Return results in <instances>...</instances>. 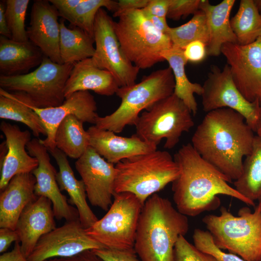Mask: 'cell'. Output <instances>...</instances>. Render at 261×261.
Masks as SVG:
<instances>
[{"label":"cell","mask_w":261,"mask_h":261,"mask_svg":"<svg viewBox=\"0 0 261 261\" xmlns=\"http://www.w3.org/2000/svg\"><path fill=\"white\" fill-rule=\"evenodd\" d=\"M255 132L257 135L261 136V115L257 124L255 130Z\"/></svg>","instance_id":"obj_49"},{"label":"cell","mask_w":261,"mask_h":261,"mask_svg":"<svg viewBox=\"0 0 261 261\" xmlns=\"http://www.w3.org/2000/svg\"><path fill=\"white\" fill-rule=\"evenodd\" d=\"M144 204L132 193H115L106 214L85 229L90 237L105 248H134L139 218Z\"/></svg>","instance_id":"obj_10"},{"label":"cell","mask_w":261,"mask_h":261,"mask_svg":"<svg viewBox=\"0 0 261 261\" xmlns=\"http://www.w3.org/2000/svg\"><path fill=\"white\" fill-rule=\"evenodd\" d=\"M83 122L74 115L65 117L58 126L55 141L57 148L67 156L78 159L89 145V136Z\"/></svg>","instance_id":"obj_29"},{"label":"cell","mask_w":261,"mask_h":261,"mask_svg":"<svg viewBox=\"0 0 261 261\" xmlns=\"http://www.w3.org/2000/svg\"><path fill=\"white\" fill-rule=\"evenodd\" d=\"M170 0H149L147 5L142 9L145 15L167 17Z\"/></svg>","instance_id":"obj_41"},{"label":"cell","mask_w":261,"mask_h":261,"mask_svg":"<svg viewBox=\"0 0 261 261\" xmlns=\"http://www.w3.org/2000/svg\"><path fill=\"white\" fill-rule=\"evenodd\" d=\"M234 186L249 200H261V136L255 135L252 150L245 157L241 175L234 181Z\"/></svg>","instance_id":"obj_30"},{"label":"cell","mask_w":261,"mask_h":261,"mask_svg":"<svg viewBox=\"0 0 261 261\" xmlns=\"http://www.w3.org/2000/svg\"><path fill=\"white\" fill-rule=\"evenodd\" d=\"M233 82L248 102H258L261 107V37L242 45L227 43L221 48Z\"/></svg>","instance_id":"obj_13"},{"label":"cell","mask_w":261,"mask_h":261,"mask_svg":"<svg viewBox=\"0 0 261 261\" xmlns=\"http://www.w3.org/2000/svg\"><path fill=\"white\" fill-rule=\"evenodd\" d=\"M112 18L103 8L98 11L94 23L95 53L91 58L93 64L109 72L119 87L132 85L140 69L123 53L116 34Z\"/></svg>","instance_id":"obj_12"},{"label":"cell","mask_w":261,"mask_h":261,"mask_svg":"<svg viewBox=\"0 0 261 261\" xmlns=\"http://www.w3.org/2000/svg\"><path fill=\"white\" fill-rule=\"evenodd\" d=\"M145 16L158 31L165 34H167L170 27L167 23L166 18L152 15Z\"/></svg>","instance_id":"obj_48"},{"label":"cell","mask_w":261,"mask_h":261,"mask_svg":"<svg viewBox=\"0 0 261 261\" xmlns=\"http://www.w3.org/2000/svg\"><path fill=\"white\" fill-rule=\"evenodd\" d=\"M201 0H170L167 17L178 20L200 10Z\"/></svg>","instance_id":"obj_38"},{"label":"cell","mask_w":261,"mask_h":261,"mask_svg":"<svg viewBox=\"0 0 261 261\" xmlns=\"http://www.w3.org/2000/svg\"><path fill=\"white\" fill-rule=\"evenodd\" d=\"M116 7L117 1L114 0H83L65 19L94 39V23L99 9L104 7L114 13Z\"/></svg>","instance_id":"obj_34"},{"label":"cell","mask_w":261,"mask_h":261,"mask_svg":"<svg viewBox=\"0 0 261 261\" xmlns=\"http://www.w3.org/2000/svg\"><path fill=\"white\" fill-rule=\"evenodd\" d=\"M0 34L1 36L11 39L5 16V0H0Z\"/></svg>","instance_id":"obj_47"},{"label":"cell","mask_w":261,"mask_h":261,"mask_svg":"<svg viewBox=\"0 0 261 261\" xmlns=\"http://www.w3.org/2000/svg\"><path fill=\"white\" fill-rule=\"evenodd\" d=\"M119 86L108 71L95 65L91 58L73 65L64 88L65 98L79 91L91 90L98 94L110 96L116 94Z\"/></svg>","instance_id":"obj_23"},{"label":"cell","mask_w":261,"mask_h":261,"mask_svg":"<svg viewBox=\"0 0 261 261\" xmlns=\"http://www.w3.org/2000/svg\"><path fill=\"white\" fill-rule=\"evenodd\" d=\"M161 57L169 63L174 79V93L188 107L193 115L198 111V104L194 94L201 95L202 85L192 83L188 79L185 71V65L188 62L182 49L172 47L163 51Z\"/></svg>","instance_id":"obj_27"},{"label":"cell","mask_w":261,"mask_h":261,"mask_svg":"<svg viewBox=\"0 0 261 261\" xmlns=\"http://www.w3.org/2000/svg\"><path fill=\"white\" fill-rule=\"evenodd\" d=\"M19 241L20 239L15 230L7 228L0 229V252H5L13 242Z\"/></svg>","instance_id":"obj_44"},{"label":"cell","mask_w":261,"mask_h":261,"mask_svg":"<svg viewBox=\"0 0 261 261\" xmlns=\"http://www.w3.org/2000/svg\"><path fill=\"white\" fill-rule=\"evenodd\" d=\"M235 2V0H223L217 5H212L208 0H201L200 10L206 15L209 29L207 53L209 56H219L222 46L225 44H238L230 19Z\"/></svg>","instance_id":"obj_26"},{"label":"cell","mask_w":261,"mask_h":261,"mask_svg":"<svg viewBox=\"0 0 261 261\" xmlns=\"http://www.w3.org/2000/svg\"><path fill=\"white\" fill-rule=\"evenodd\" d=\"M29 155L36 158L38 166L32 174L36 178L34 192L37 197L50 200L55 218L66 221L79 219L76 208L69 204L65 195L61 193L56 180L57 171L51 164L47 148L37 138L31 139L27 145Z\"/></svg>","instance_id":"obj_16"},{"label":"cell","mask_w":261,"mask_h":261,"mask_svg":"<svg viewBox=\"0 0 261 261\" xmlns=\"http://www.w3.org/2000/svg\"><path fill=\"white\" fill-rule=\"evenodd\" d=\"M25 105L34 110L42 120L47 134L45 139L40 141L48 150L56 148L55 137L57 129L68 116L74 115L83 123L94 124L99 116L97 113V107L94 97L88 91L73 93L66 98L64 102L57 107L39 108Z\"/></svg>","instance_id":"obj_17"},{"label":"cell","mask_w":261,"mask_h":261,"mask_svg":"<svg viewBox=\"0 0 261 261\" xmlns=\"http://www.w3.org/2000/svg\"><path fill=\"white\" fill-rule=\"evenodd\" d=\"M202 87L201 96L204 111L232 109L244 116L255 132L261 115V107L258 102H250L244 98L235 86L227 64L222 69L212 65Z\"/></svg>","instance_id":"obj_11"},{"label":"cell","mask_w":261,"mask_h":261,"mask_svg":"<svg viewBox=\"0 0 261 261\" xmlns=\"http://www.w3.org/2000/svg\"><path fill=\"white\" fill-rule=\"evenodd\" d=\"M48 150L58 167L56 180L60 190L67 192L70 197L69 201L76 206L82 225L85 229L89 228L98 219L87 203V196L83 181L75 178L67 156L63 152L57 147Z\"/></svg>","instance_id":"obj_24"},{"label":"cell","mask_w":261,"mask_h":261,"mask_svg":"<svg viewBox=\"0 0 261 261\" xmlns=\"http://www.w3.org/2000/svg\"><path fill=\"white\" fill-rule=\"evenodd\" d=\"M93 250L103 261H141L134 248L129 249L103 248Z\"/></svg>","instance_id":"obj_39"},{"label":"cell","mask_w":261,"mask_h":261,"mask_svg":"<svg viewBox=\"0 0 261 261\" xmlns=\"http://www.w3.org/2000/svg\"><path fill=\"white\" fill-rule=\"evenodd\" d=\"M220 214H209L202 219L216 245L246 261H261V207L251 212L241 208L235 216L225 207Z\"/></svg>","instance_id":"obj_7"},{"label":"cell","mask_w":261,"mask_h":261,"mask_svg":"<svg viewBox=\"0 0 261 261\" xmlns=\"http://www.w3.org/2000/svg\"><path fill=\"white\" fill-rule=\"evenodd\" d=\"M44 261H103L93 250H88L70 257H56Z\"/></svg>","instance_id":"obj_45"},{"label":"cell","mask_w":261,"mask_h":261,"mask_svg":"<svg viewBox=\"0 0 261 261\" xmlns=\"http://www.w3.org/2000/svg\"><path fill=\"white\" fill-rule=\"evenodd\" d=\"M36 178L31 173L15 175L0 195V228L15 230L22 211L38 197L34 192Z\"/></svg>","instance_id":"obj_22"},{"label":"cell","mask_w":261,"mask_h":261,"mask_svg":"<svg viewBox=\"0 0 261 261\" xmlns=\"http://www.w3.org/2000/svg\"><path fill=\"white\" fill-rule=\"evenodd\" d=\"M105 248L86 232L79 219L66 221L43 235L29 261H44L56 257H70L88 250Z\"/></svg>","instance_id":"obj_14"},{"label":"cell","mask_w":261,"mask_h":261,"mask_svg":"<svg viewBox=\"0 0 261 261\" xmlns=\"http://www.w3.org/2000/svg\"><path fill=\"white\" fill-rule=\"evenodd\" d=\"M183 50L187 61L193 63L201 62L207 55L206 44L200 41H195L189 43Z\"/></svg>","instance_id":"obj_40"},{"label":"cell","mask_w":261,"mask_h":261,"mask_svg":"<svg viewBox=\"0 0 261 261\" xmlns=\"http://www.w3.org/2000/svg\"><path fill=\"white\" fill-rule=\"evenodd\" d=\"M44 55L29 40L14 41L0 37V75L15 76L28 73L42 63Z\"/></svg>","instance_id":"obj_25"},{"label":"cell","mask_w":261,"mask_h":261,"mask_svg":"<svg viewBox=\"0 0 261 261\" xmlns=\"http://www.w3.org/2000/svg\"><path fill=\"white\" fill-rule=\"evenodd\" d=\"M188 229L187 217L155 193L142 208L134 249L141 261H174L176 243Z\"/></svg>","instance_id":"obj_3"},{"label":"cell","mask_w":261,"mask_h":261,"mask_svg":"<svg viewBox=\"0 0 261 261\" xmlns=\"http://www.w3.org/2000/svg\"><path fill=\"white\" fill-rule=\"evenodd\" d=\"M0 129L5 137L7 152L0 162V190L1 191L15 175L31 173L38 166L37 159L26 151L31 140L28 130H22L16 125L5 121L1 122Z\"/></svg>","instance_id":"obj_19"},{"label":"cell","mask_w":261,"mask_h":261,"mask_svg":"<svg viewBox=\"0 0 261 261\" xmlns=\"http://www.w3.org/2000/svg\"><path fill=\"white\" fill-rule=\"evenodd\" d=\"M259 203L260 204L261 207V200L259 201Z\"/></svg>","instance_id":"obj_51"},{"label":"cell","mask_w":261,"mask_h":261,"mask_svg":"<svg viewBox=\"0 0 261 261\" xmlns=\"http://www.w3.org/2000/svg\"><path fill=\"white\" fill-rule=\"evenodd\" d=\"M254 132L240 113L221 108L207 113L191 144L203 159L232 182L241 175L243 158L252 150Z\"/></svg>","instance_id":"obj_1"},{"label":"cell","mask_w":261,"mask_h":261,"mask_svg":"<svg viewBox=\"0 0 261 261\" xmlns=\"http://www.w3.org/2000/svg\"><path fill=\"white\" fill-rule=\"evenodd\" d=\"M87 131L90 146L108 162L114 164L125 159L157 149V146L142 140L135 134L129 137L120 136L112 131L100 129L95 125L90 127Z\"/></svg>","instance_id":"obj_21"},{"label":"cell","mask_w":261,"mask_h":261,"mask_svg":"<svg viewBox=\"0 0 261 261\" xmlns=\"http://www.w3.org/2000/svg\"><path fill=\"white\" fill-rule=\"evenodd\" d=\"M83 0H49L58 12L59 15L65 19L70 15Z\"/></svg>","instance_id":"obj_43"},{"label":"cell","mask_w":261,"mask_h":261,"mask_svg":"<svg viewBox=\"0 0 261 261\" xmlns=\"http://www.w3.org/2000/svg\"><path fill=\"white\" fill-rule=\"evenodd\" d=\"M166 34L174 47L184 49L188 44L195 41H202L207 46L209 33L205 14L198 10L188 22L176 27H170Z\"/></svg>","instance_id":"obj_33"},{"label":"cell","mask_w":261,"mask_h":261,"mask_svg":"<svg viewBox=\"0 0 261 261\" xmlns=\"http://www.w3.org/2000/svg\"><path fill=\"white\" fill-rule=\"evenodd\" d=\"M192 238L194 246L198 250L211 255L218 261H246L235 254L222 251L216 245L212 235L208 231L196 229Z\"/></svg>","instance_id":"obj_36"},{"label":"cell","mask_w":261,"mask_h":261,"mask_svg":"<svg viewBox=\"0 0 261 261\" xmlns=\"http://www.w3.org/2000/svg\"><path fill=\"white\" fill-rule=\"evenodd\" d=\"M58 10L49 0L34 1L31 9L29 40L38 47L44 56L53 62L63 64L60 49V25Z\"/></svg>","instance_id":"obj_18"},{"label":"cell","mask_w":261,"mask_h":261,"mask_svg":"<svg viewBox=\"0 0 261 261\" xmlns=\"http://www.w3.org/2000/svg\"><path fill=\"white\" fill-rule=\"evenodd\" d=\"M255 5L261 13V0H254Z\"/></svg>","instance_id":"obj_50"},{"label":"cell","mask_w":261,"mask_h":261,"mask_svg":"<svg viewBox=\"0 0 261 261\" xmlns=\"http://www.w3.org/2000/svg\"><path fill=\"white\" fill-rule=\"evenodd\" d=\"M174 159L180 173L172 183L176 209L187 217H196L214 210L220 204L218 195L234 198L254 206L252 202L232 187V182L215 167L203 159L191 143L183 145Z\"/></svg>","instance_id":"obj_2"},{"label":"cell","mask_w":261,"mask_h":261,"mask_svg":"<svg viewBox=\"0 0 261 261\" xmlns=\"http://www.w3.org/2000/svg\"><path fill=\"white\" fill-rule=\"evenodd\" d=\"M52 204L48 198L38 197L26 206L18 218L15 231L27 258L40 238L56 228Z\"/></svg>","instance_id":"obj_20"},{"label":"cell","mask_w":261,"mask_h":261,"mask_svg":"<svg viewBox=\"0 0 261 261\" xmlns=\"http://www.w3.org/2000/svg\"><path fill=\"white\" fill-rule=\"evenodd\" d=\"M73 65L59 64L44 56L33 71L0 75V88L19 102L39 108L57 107L65 101L64 88Z\"/></svg>","instance_id":"obj_6"},{"label":"cell","mask_w":261,"mask_h":261,"mask_svg":"<svg viewBox=\"0 0 261 261\" xmlns=\"http://www.w3.org/2000/svg\"><path fill=\"white\" fill-rule=\"evenodd\" d=\"M19 241L15 242L13 249L3 253L0 256V261H29L23 254Z\"/></svg>","instance_id":"obj_46"},{"label":"cell","mask_w":261,"mask_h":261,"mask_svg":"<svg viewBox=\"0 0 261 261\" xmlns=\"http://www.w3.org/2000/svg\"><path fill=\"white\" fill-rule=\"evenodd\" d=\"M174 87V76L169 66L144 76L138 83L119 87L116 95L121 99L120 104L112 114L99 116L94 125L116 133L122 131L127 126H135L142 111L172 95Z\"/></svg>","instance_id":"obj_5"},{"label":"cell","mask_w":261,"mask_h":261,"mask_svg":"<svg viewBox=\"0 0 261 261\" xmlns=\"http://www.w3.org/2000/svg\"><path fill=\"white\" fill-rule=\"evenodd\" d=\"M114 28L123 53L140 70L164 61L161 53L173 47L168 35L158 31L142 9L122 14Z\"/></svg>","instance_id":"obj_8"},{"label":"cell","mask_w":261,"mask_h":261,"mask_svg":"<svg viewBox=\"0 0 261 261\" xmlns=\"http://www.w3.org/2000/svg\"><path fill=\"white\" fill-rule=\"evenodd\" d=\"M29 1V0H5V16L11 39L14 41H29L25 22Z\"/></svg>","instance_id":"obj_35"},{"label":"cell","mask_w":261,"mask_h":261,"mask_svg":"<svg viewBox=\"0 0 261 261\" xmlns=\"http://www.w3.org/2000/svg\"><path fill=\"white\" fill-rule=\"evenodd\" d=\"M174 261H218L211 255L198 250L185 236H180L175 245Z\"/></svg>","instance_id":"obj_37"},{"label":"cell","mask_w":261,"mask_h":261,"mask_svg":"<svg viewBox=\"0 0 261 261\" xmlns=\"http://www.w3.org/2000/svg\"><path fill=\"white\" fill-rule=\"evenodd\" d=\"M115 168V193H131L144 205L151 196L175 180L180 173L171 155L157 149L123 160Z\"/></svg>","instance_id":"obj_4"},{"label":"cell","mask_w":261,"mask_h":261,"mask_svg":"<svg viewBox=\"0 0 261 261\" xmlns=\"http://www.w3.org/2000/svg\"><path fill=\"white\" fill-rule=\"evenodd\" d=\"M75 167L85 185L87 196L91 204L108 210L115 193V165L105 160L89 146L77 160Z\"/></svg>","instance_id":"obj_15"},{"label":"cell","mask_w":261,"mask_h":261,"mask_svg":"<svg viewBox=\"0 0 261 261\" xmlns=\"http://www.w3.org/2000/svg\"><path fill=\"white\" fill-rule=\"evenodd\" d=\"M59 25V49L63 64L74 65L93 56L95 49L92 37L79 28H67L62 19Z\"/></svg>","instance_id":"obj_28"},{"label":"cell","mask_w":261,"mask_h":261,"mask_svg":"<svg viewBox=\"0 0 261 261\" xmlns=\"http://www.w3.org/2000/svg\"><path fill=\"white\" fill-rule=\"evenodd\" d=\"M0 118L23 123L39 137L46 136V129L39 116L31 108L10 97L0 88Z\"/></svg>","instance_id":"obj_32"},{"label":"cell","mask_w":261,"mask_h":261,"mask_svg":"<svg viewBox=\"0 0 261 261\" xmlns=\"http://www.w3.org/2000/svg\"><path fill=\"white\" fill-rule=\"evenodd\" d=\"M237 43L246 45L261 37V13L254 0H241L236 14L230 20Z\"/></svg>","instance_id":"obj_31"},{"label":"cell","mask_w":261,"mask_h":261,"mask_svg":"<svg viewBox=\"0 0 261 261\" xmlns=\"http://www.w3.org/2000/svg\"><path fill=\"white\" fill-rule=\"evenodd\" d=\"M192 114L185 103L173 93L141 113L135 126V134L156 146L165 139L164 147L171 149L179 143L183 133L194 126Z\"/></svg>","instance_id":"obj_9"},{"label":"cell","mask_w":261,"mask_h":261,"mask_svg":"<svg viewBox=\"0 0 261 261\" xmlns=\"http://www.w3.org/2000/svg\"><path fill=\"white\" fill-rule=\"evenodd\" d=\"M149 0H119L114 13V17H119L122 14L130 10L143 9L148 4Z\"/></svg>","instance_id":"obj_42"}]
</instances>
